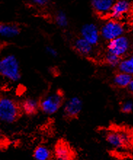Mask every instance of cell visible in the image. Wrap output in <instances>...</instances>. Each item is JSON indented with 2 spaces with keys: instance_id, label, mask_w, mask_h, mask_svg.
Listing matches in <instances>:
<instances>
[{
  "instance_id": "cell-27",
  "label": "cell",
  "mask_w": 133,
  "mask_h": 160,
  "mask_svg": "<svg viewBox=\"0 0 133 160\" xmlns=\"http://www.w3.org/2000/svg\"><path fill=\"white\" fill-rule=\"evenodd\" d=\"M131 143H132V146H133V136H132V138H131Z\"/></svg>"
},
{
  "instance_id": "cell-17",
  "label": "cell",
  "mask_w": 133,
  "mask_h": 160,
  "mask_svg": "<svg viewBox=\"0 0 133 160\" xmlns=\"http://www.w3.org/2000/svg\"><path fill=\"white\" fill-rule=\"evenodd\" d=\"M118 67L121 72L126 73V74L133 76V55L121 60Z\"/></svg>"
},
{
  "instance_id": "cell-6",
  "label": "cell",
  "mask_w": 133,
  "mask_h": 160,
  "mask_svg": "<svg viewBox=\"0 0 133 160\" xmlns=\"http://www.w3.org/2000/svg\"><path fill=\"white\" fill-rule=\"evenodd\" d=\"M52 152L56 160H74L76 157L74 148L64 140H59L55 143Z\"/></svg>"
},
{
  "instance_id": "cell-22",
  "label": "cell",
  "mask_w": 133,
  "mask_h": 160,
  "mask_svg": "<svg viewBox=\"0 0 133 160\" xmlns=\"http://www.w3.org/2000/svg\"><path fill=\"white\" fill-rule=\"evenodd\" d=\"M46 51H47V54H49L50 56H52V57L55 58L57 56V55H58V52H57L56 49L52 48V47H50V46L47 47Z\"/></svg>"
},
{
  "instance_id": "cell-5",
  "label": "cell",
  "mask_w": 133,
  "mask_h": 160,
  "mask_svg": "<svg viewBox=\"0 0 133 160\" xmlns=\"http://www.w3.org/2000/svg\"><path fill=\"white\" fill-rule=\"evenodd\" d=\"M130 48L131 43L130 39L124 35L108 42L107 45L108 52L112 53L119 58L125 56Z\"/></svg>"
},
{
  "instance_id": "cell-18",
  "label": "cell",
  "mask_w": 133,
  "mask_h": 160,
  "mask_svg": "<svg viewBox=\"0 0 133 160\" xmlns=\"http://www.w3.org/2000/svg\"><path fill=\"white\" fill-rule=\"evenodd\" d=\"M55 21L57 26L61 28H65L68 26V18L67 15L63 10L57 11L55 16Z\"/></svg>"
},
{
  "instance_id": "cell-1",
  "label": "cell",
  "mask_w": 133,
  "mask_h": 160,
  "mask_svg": "<svg viewBox=\"0 0 133 160\" xmlns=\"http://www.w3.org/2000/svg\"><path fill=\"white\" fill-rule=\"evenodd\" d=\"M21 106L9 97H0V122L7 124L15 122L21 113Z\"/></svg>"
},
{
  "instance_id": "cell-13",
  "label": "cell",
  "mask_w": 133,
  "mask_h": 160,
  "mask_svg": "<svg viewBox=\"0 0 133 160\" xmlns=\"http://www.w3.org/2000/svg\"><path fill=\"white\" fill-rule=\"evenodd\" d=\"M93 47L81 37L77 38L74 42V48L79 54L83 56H90L93 52Z\"/></svg>"
},
{
  "instance_id": "cell-4",
  "label": "cell",
  "mask_w": 133,
  "mask_h": 160,
  "mask_svg": "<svg viewBox=\"0 0 133 160\" xmlns=\"http://www.w3.org/2000/svg\"><path fill=\"white\" fill-rule=\"evenodd\" d=\"M100 31L102 38L110 42L123 36L125 29L122 23H121L119 20L111 18L106 21L102 25Z\"/></svg>"
},
{
  "instance_id": "cell-21",
  "label": "cell",
  "mask_w": 133,
  "mask_h": 160,
  "mask_svg": "<svg viewBox=\"0 0 133 160\" xmlns=\"http://www.w3.org/2000/svg\"><path fill=\"white\" fill-rule=\"evenodd\" d=\"M30 3L33 5L39 7V8H44L52 2V0H29Z\"/></svg>"
},
{
  "instance_id": "cell-3",
  "label": "cell",
  "mask_w": 133,
  "mask_h": 160,
  "mask_svg": "<svg viewBox=\"0 0 133 160\" xmlns=\"http://www.w3.org/2000/svg\"><path fill=\"white\" fill-rule=\"evenodd\" d=\"M64 104V96L61 91L50 93L39 101V109L47 115H52L58 112Z\"/></svg>"
},
{
  "instance_id": "cell-23",
  "label": "cell",
  "mask_w": 133,
  "mask_h": 160,
  "mask_svg": "<svg viewBox=\"0 0 133 160\" xmlns=\"http://www.w3.org/2000/svg\"><path fill=\"white\" fill-rule=\"evenodd\" d=\"M127 88H128V90H129L130 92L133 95V78L131 80V82H130V83L129 84V86L127 87Z\"/></svg>"
},
{
  "instance_id": "cell-2",
  "label": "cell",
  "mask_w": 133,
  "mask_h": 160,
  "mask_svg": "<svg viewBox=\"0 0 133 160\" xmlns=\"http://www.w3.org/2000/svg\"><path fill=\"white\" fill-rule=\"evenodd\" d=\"M0 75L11 82L21 79V67L14 55H7L0 59Z\"/></svg>"
},
{
  "instance_id": "cell-19",
  "label": "cell",
  "mask_w": 133,
  "mask_h": 160,
  "mask_svg": "<svg viewBox=\"0 0 133 160\" xmlns=\"http://www.w3.org/2000/svg\"><path fill=\"white\" fill-rule=\"evenodd\" d=\"M104 60H105L106 63L108 64V65L114 67V66H119V64L121 61V58L116 56V55L112 54V53L107 52Z\"/></svg>"
},
{
  "instance_id": "cell-25",
  "label": "cell",
  "mask_w": 133,
  "mask_h": 160,
  "mask_svg": "<svg viewBox=\"0 0 133 160\" xmlns=\"http://www.w3.org/2000/svg\"><path fill=\"white\" fill-rule=\"evenodd\" d=\"M132 25H133V11H132Z\"/></svg>"
},
{
  "instance_id": "cell-9",
  "label": "cell",
  "mask_w": 133,
  "mask_h": 160,
  "mask_svg": "<svg viewBox=\"0 0 133 160\" xmlns=\"http://www.w3.org/2000/svg\"><path fill=\"white\" fill-rule=\"evenodd\" d=\"M106 140L112 147L120 148L125 147L129 143L130 138L126 132L111 131L106 134Z\"/></svg>"
},
{
  "instance_id": "cell-16",
  "label": "cell",
  "mask_w": 133,
  "mask_h": 160,
  "mask_svg": "<svg viewBox=\"0 0 133 160\" xmlns=\"http://www.w3.org/2000/svg\"><path fill=\"white\" fill-rule=\"evenodd\" d=\"M132 78L133 77L131 75L119 72L114 76V79H113V82L118 88H127L129 86Z\"/></svg>"
},
{
  "instance_id": "cell-24",
  "label": "cell",
  "mask_w": 133,
  "mask_h": 160,
  "mask_svg": "<svg viewBox=\"0 0 133 160\" xmlns=\"http://www.w3.org/2000/svg\"><path fill=\"white\" fill-rule=\"evenodd\" d=\"M2 132L1 128H0V142L2 141Z\"/></svg>"
},
{
  "instance_id": "cell-10",
  "label": "cell",
  "mask_w": 133,
  "mask_h": 160,
  "mask_svg": "<svg viewBox=\"0 0 133 160\" xmlns=\"http://www.w3.org/2000/svg\"><path fill=\"white\" fill-rule=\"evenodd\" d=\"M132 10V4L127 0H118L114 2L111 10L110 12V16L113 19L119 20L127 15Z\"/></svg>"
},
{
  "instance_id": "cell-14",
  "label": "cell",
  "mask_w": 133,
  "mask_h": 160,
  "mask_svg": "<svg viewBox=\"0 0 133 160\" xmlns=\"http://www.w3.org/2000/svg\"><path fill=\"white\" fill-rule=\"evenodd\" d=\"M21 112L28 116L36 114L39 109V102L34 98H26L21 105Z\"/></svg>"
},
{
  "instance_id": "cell-8",
  "label": "cell",
  "mask_w": 133,
  "mask_h": 160,
  "mask_svg": "<svg viewBox=\"0 0 133 160\" xmlns=\"http://www.w3.org/2000/svg\"><path fill=\"white\" fill-rule=\"evenodd\" d=\"M81 37L85 39L92 46L98 44L101 39V31L95 23H86L81 28Z\"/></svg>"
},
{
  "instance_id": "cell-12",
  "label": "cell",
  "mask_w": 133,
  "mask_h": 160,
  "mask_svg": "<svg viewBox=\"0 0 133 160\" xmlns=\"http://www.w3.org/2000/svg\"><path fill=\"white\" fill-rule=\"evenodd\" d=\"M21 28L15 23H0V37L4 39H12L18 36Z\"/></svg>"
},
{
  "instance_id": "cell-26",
  "label": "cell",
  "mask_w": 133,
  "mask_h": 160,
  "mask_svg": "<svg viewBox=\"0 0 133 160\" xmlns=\"http://www.w3.org/2000/svg\"><path fill=\"white\" fill-rule=\"evenodd\" d=\"M131 48H132V52H133V42H132V43L131 44Z\"/></svg>"
},
{
  "instance_id": "cell-15",
  "label": "cell",
  "mask_w": 133,
  "mask_h": 160,
  "mask_svg": "<svg viewBox=\"0 0 133 160\" xmlns=\"http://www.w3.org/2000/svg\"><path fill=\"white\" fill-rule=\"evenodd\" d=\"M33 157L35 160H52L53 152L47 146H37L33 152Z\"/></svg>"
},
{
  "instance_id": "cell-20",
  "label": "cell",
  "mask_w": 133,
  "mask_h": 160,
  "mask_svg": "<svg viewBox=\"0 0 133 160\" xmlns=\"http://www.w3.org/2000/svg\"><path fill=\"white\" fill-rule=\"evenodd\" d=\"M121 112L125 113V114H129V113H131L133 110V103L132 101H130L124 102V103L121 104Z\"/></svg>"
},
{
  "instance_id": "cell-11",
  "label": "cell",
  "mask_w": 133,
  "mask_h": 160,
  "mask_svg": "<svg viewBox=\"0 0 133 160\" xmlns=\"http://www.w3.org/2000/svg\"><path fill=\"white\" fill-rule=\"evenodd\" d=\"M114 2L115 0H91V5L97 15L106 17L110 15Z\"/></svg>"
},
{
  "instance_id": "cell-7",
  "label": "cell",
  "mask_w": 133,
  "mask_h": 160,
  "mask_svg": "<svg viewBox=\"0 0 133 160\" xmlns=\"http://www.w3.org/2000/svg\"><path fill=\"white\" fill-rule=\"evenodd\" d=\"M83 108V103L79 97H72L63 104V114L66 119H73L78 117Z\"/></svg>"
}]
</instances>
